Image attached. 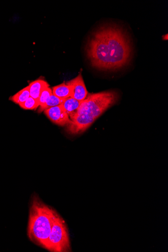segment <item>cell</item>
<instances>
[{"instance_id":"obj_1","label":"cell","mask_w":168,"mask_h":252,"mask_svg":"<svg viewBox=\"0 0 168 252\" xmlns=\"http://www.w3.org/2000/svg\"><path fill=\"white\" fill-rule=\"evenodd\" d=\"M132 51L127 34L113 26L103 27L94 33L87 49L92 66L102 70H116L126 65Z\"/></svg>"},{"instance_id":"obj_2","label":"cell","mask_w":168,"mask_h":252,"mask_svg":"<svg viewBox=\"0 0 168 252\" xmlns=\"http://www.w3.org/2000/svg\"><path fill=\"white\" fill-rule=\"evenodd\" d=\"M117 99L118 94L113 91L88 94L77 111L69 116L70 123L67 126V131L72 134L84 132Z\"/></svg>"},{"instance_id":"obj_3","label":"cell","mask_w":168,"mask_h":252,"mask_svg":"<svg viewBox=\"0 0 168 252\" xmlns=\"http://www.w3.org/2000/svg\"><path fill=\"white\" fill-rule=\"evenodd\" d=\"M56 213L38 196H34L28 226V236L32 242L46 249Z\"/></svg>"},{"instance_id":"obj_4","label":"cell","mask_w":168,"mask_h":252,"mask_svg":"<svg viewBox=\"0 0 168 252\" xmlns=\"http://www.w3.org/2000/svg\"><path fill=\"white\" fill-rule=\"evenodd\" d=\"M53 252H70V245L66 223L56 213L46 249Z\"/></svg>"},{"instance_id":"obj_5","label":"cell","mask_w":168,"mask_h":252,"mask_svg":"<svg viewBox=\"0 0 168 252\" xmlns=\"http://www.w3.org/2000/svg\"><path fill=\"white\" fill-rule=\"evenodd\" d=\"M44 112L52 122L60 126H67L70 123L69 116L62 105L46 109Z\"/></svg>"},{"instance_id":"obj_6","label":"cell","mask_w":168,"mask_h":252,"mask_svg":"<svg viewBox=\"0 0 168 252\" xmlns=\"http://www.w3.org/2000/svg\"><path fill=\"white\" fill-rule=\"evenodd\" d=\"M71 88V94L70 97L73 98L79 101L84 100L87 96L88 94L81 73L66 83Z\"/></svg>"},{"instance_id":"obj_7","label":"cell","mask_w":168,"mask_h":252,"mask_svg":"<svg viewBox=\"0 0 168 252\" xmlns=\"http://www.w3.org/2000/svg\"><path fill=\"white\" fill-rule=\"evenodd\" d=\"M30 96L38 101L41 92L49 85L43 79H38L29 85Z\"/></svg>"},{"instance_id":"obj_8","label":"cell","mask_w":168,"mask_h":252,"mask_svg":"<svg viewBox=\"0 0 168 252\" xmlns=\"http://www.w3.org/2000/svg\"><path fill=\"white\" fill-rule=\"evenodd\" d=\"M53 94L56 96L65 99L71 96V88L66 83L52 88Z\"/></svg>"},{"instance_id":"obj_9","label":"cell","mask_w":168,"mask_h":252,"mask_svg":"<svg viewBox=\"0 0 168 252\" xmlns=\"http://www.w3.org/2000/svg\"><path fill=\"white\" fill-rule=\"evenodd\" d=\"M81 102L70 97L65 99L61 105L69 116L77 111Z\"/></svg>"},{"instance_id":"obj_10","label":"cell","mask_w":168,"mask_h":252,"mask_svg":"<svg viewBox=\"0 0 168 252\" xmlns=\"http://www.w3.org/2000/svg\"><path fill=\"white\" fill-rule=\"evenodd\" d=\"M30 97L29 86L23 88L13 96L10 98V100L16 104H20L25 102Z\"/></svg>"},{"instance_id":"obj_11","label":"cell","mask_w":168,"mask_h":252,"mask_svg":"<svg viewBox=\"0 0 168 252\" xmlns=\"http://www.w3.org/2000/svg\"><path fill=\"white\" fill-rule=\"evenodd\" d=\"M65 99H62L53 94L47 99L44 104L39 106V112L44 111L45 110L59 106L62 104Z\"/></svg>"},{"instance_id":"obj_12","label":"cell","mask_w":168,"mask_h":252,"mask_svg":"<svg viewBox=\"0 0 168 252\" xmlns=\"http://www.w3.org/2000/svg\"><path fill=\"white\" fill-rule=\"evenodd\" d=\"M22 108L25 110H35L39 106L38 101L30 97L25 102L19 104Z\"/></svg>"},{"instance_id":"obj_13","label":"cell","mask_w":168,"mask_h":252,"mask_svg":"<svg viewBox=\"0 0 168 252\" xmlns=\"http://www.w3.org/2000/svg\"><path fill=\"white\" fill-rule=\"evenodd\" d=\"M53 94L52 89L49 87L45 88L42 92L38 99L39 106L45 103L48 98Z\"/></svg>"}]
</instances>
